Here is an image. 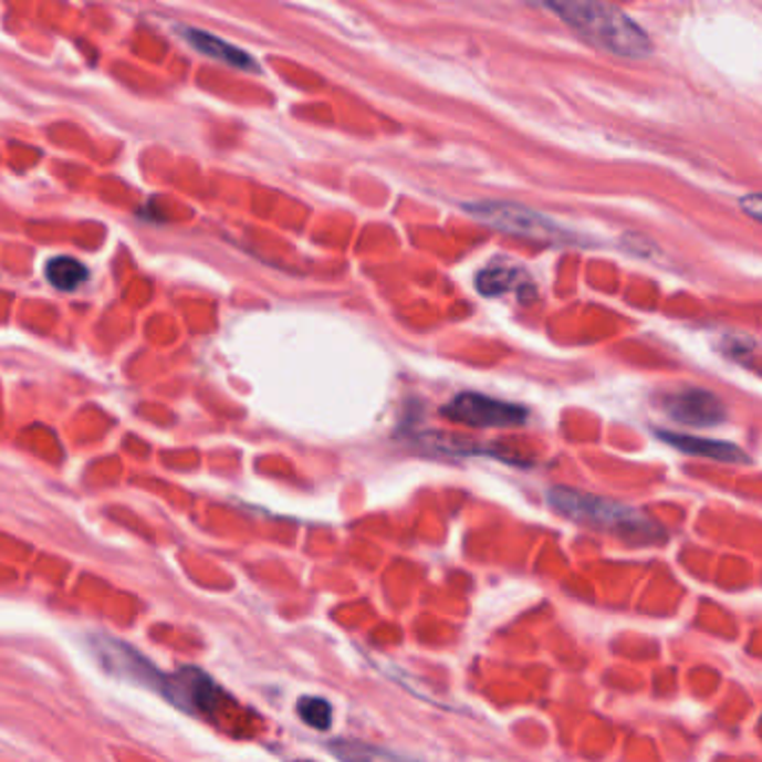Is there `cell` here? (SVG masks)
<instances>
[{"instance_id": "cell-12", "label": "cell", "mask_w": 762, "mask_h": 762, "mask_svg": "<svg viewBox=\"0 0 762 762\" xmlns=\"http://www.w3.org/2000/svg\"><path fill=\"white\" fill-rule=\"evenodd\" d=\"M296 713L301 720L317 731H328L333 724V707L328 700L317 696H306L296 702Z\"/></svg>"}, {"instance_id": "cell-8", "label": "cell", "mask_w": 762, "mask_h": 762, "mask_svg": "<svg viewBox=\"0 0 762 762\" xmlns=\"http://www.w3.org/2000/svg\"><path fill=\"white\" fill-rule=\"evenodd\" d=\"M660 439H665L669 446L678 448L685 455H696V457H707L713 462H727V464H744L749 462V457L742 448H738L731 441L722 439H709V437H696V435H682V432H669L660 430Z\"/></svg>"}, {"instance_id": "cell-15", "label": "cell", "mask_w": 762, "mask_h": 762, "mask_svg": "<svg viewBox=\"0 0 762 762\" xmlns=\"http://www.w3.org/2000/svg\"><path fill=\"white\" fill-rule=\"evenodd\" d=\"M296 762H313V760H296Z\"/></svg>"}, {"instance_id": "cell-2", "label": "cell", "mask_w": 762, "mask_h": 762, "mask_svg": "<svg viewBox=\"0 0 762 762\" xmlns=\"http://www.w3.org/2000/svg\"><path fill=\"white\" fill-rule=\"evenodd\" d=\"M549 502L557 513H562L568 520L612 531L631 542H654L660 535L658 526L649 522L643 513L597 495L571 489H553L549 493Z\"/></svg>"}, {"instance_id": "cell-1", "label": "cell", "mask_w": 762, "mask_h": 762, "mask_svg": "<svg viewBox=\"0 0 762 762\" xmlns=\"http://www.w3.org/2000/svg\"><path fill=\"white\" fill-rule=\"evenodd\" d=\"M537 3L604 52L640 59L654 48L636 21L604 0H537Z\"/></svg>"}, {"instance_id": "cell-11", "label": "cell", "mask_w": 762, "mask_h": 762, "mask_svg": "<svg viewBox=\"0 0 762 762\" xmlns=\"http://www.w3.org/2000/svg\"><path fill=\"white\" fill-rule=\"evenodd\" d=\"M45 274H48V281L61 292H74L90 276L87 268L79 259L65 257V254L52 257L45 265Z\"/></svg>"}, {"instance_id": "cell-6", "label": "cell", "mask_w": 762, "mask_h": 762, "mask_svg": "<svg viewBox=\"0 0 762 762\" xmlns=\"http://www.w3.org/2000/svg\"><path fill=\"white\" fill-rule=\"evenodd\" d=\"M164 696L190 713H212L223 700V691L203 671L192 667L168 678Z\"/></svg>"}, {"instance_id": "cell-14", "label": "cell", "mask_w": 762, "mask_h": 762, "mask_svg": "<svg viewBox=\"0 0 762 762\" xmlns=\"http://www.w3.org/2000/svg\"><path fill=\"white\" fill-rule=\"evenodd\" d=\"M740 208L755 219L758 223H762V195H747L740 199Z\"/></svg>"}, {"instance_id": "cell-13", "label": "cell", "mask_w": 762, "mask_h": 762, "mask_svg": "<svg viewBox=\"0 0 762 762\" xmlns=\"http://www.w3.org/2000/svg\"><path fill=\"white\" fill-rule=\"evenodd\" d=\"M518 276H520V272L511 270L509 265L487 268L478 276V290L482 294H487V296H498V294H504V292L513 290Z\"/></svg>"}, {"instance_id": "cell-9", "label": "cell", "mask_w": 762, "mask_h": 762, "mask_svg": "<svg viewBox=\"0 0 762 762\" xmlns=\"http://www.w3.org/2000/svg\"><path fill=\"white\" fill-rule=\"evenodd\" d=\"M184 39L197 50L201 52L203 56H210L223 65H230V67H237V70H254L257 67V61L241 48L210 34V32H203V30H195V28H184L181 30Z\"/></svg>"}, {"instance_id": "cell-3", "label": "cell", "mask_w": 762, "mask_h": 762, "mask_svg": "<svg viewBox=\"0 0 762 762\" xmlns=\"http://www.w3.org/2000/svg\"><path fill=\"white\" fill-rule=\"evenodd\" d=\"M469 212L480 223L495 228L500 232L537 239V241H571V234H566L555 221L522 206L484 201V203L469 206Z\"/></svg>"}, {"instance_id": "cell-4", "label": "cell", "mask_w": 762, "mask_h": 762, "mask_svg": "<svg viewBox=\"0 0 762 762\" xmlns=\"http://www.w3.org/2000/svg\"><path fill=\"white\" fill-rule=\"evenodd\" d=\"M443 415L457 424L473 428H513L526 421V408L482 393H462L443 408Z\"/></svg>"}, {"instance_id": "cell-10", "label": "cell", "mask_w": 762, "mask_h": 762, "mask_svg": "<svg viewBox=\"0 0 762 762\" xmlns=\"http://www.w3.org/2000/svg\"><path fill=\"white\" fill-rule=\"evenodd\" d=\"M328 749L342 762H413L382 747H373V744H364L359 740H346V738L328 742Z\"/></svg>"}, {"instance_id": "cell-5", "label": "cell", "mask_w": 762, "mask_h": 762, "mask_svg": "<svg viewBox=\"0 0 762 762\" xmlns=\"http://www.w3.org/2000/svg\"><path fill=\"white\" fill-rule=\"evenodd\" d=\"M94 654L98 656V660L103 662V667L134 685L147 687V689H155L164 696L166 691V682L168 676H164L161 671L155 669V665L147 662L138 651H134L129 645L109 638V636H98L94 638Z\"/></svg>"}, {"instance_id": "cell-7", "label": "cell", "mask_w": 762, "mask_h": 762, "mask_svg": "<svg viewBox=\"0 0 762 762\" xmlns=\"http://www.w3.org/2000/svg\"><path fill=\"white\" fill-rule=\"evenodd\" d=\"M665 408L676 421L696 426V428L718 426L727 419L724 404L713 393L702 390V388H689V390L671 395Z\"/></svg>"}]
</instances>
